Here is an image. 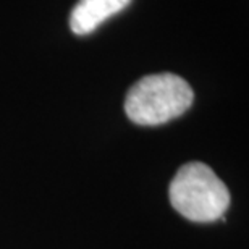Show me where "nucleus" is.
Returning <instances> with one entry per match:
<instances>
[{
	"label": "nucleus",
	"mask_w": 249,
	"mask_h": 249,
	"mask_svg": "<svg viewBox=\"0 0 249 249\" xmlns=\"http://www.w3.org/2000/svg\"><path fill=\"white\" fill-rule=\"evenodd\" d=\"M194 101L191 86L178 74H149L134 83L124 99V112L133 123L156 126L183 115Z\"/></svg>",
	"instance_id": "obj_1"
},
{
	"label": "nucleus",
	"mask_w": 249,
	"mask_h": 249,
	"mask_svg": "<svg viewBox=\"0 0 249 249\" xmlns=\"http://www.w3.org/2000/svg\"><path fill=\"white\" fill-rule=\"evenodd\" d=\"M173 209L191 222L223 218L230 206V191L217 173L202 162H189L177 172L170 183Z\"/></svg>",
	"instance_id": "obj_2"
},
{
	"label": "nucleus",
	"mask_w": 249,
	"mask_h": 249,
	"mask_svg": "<svg viewBox=\"0 0 249 249\" xmlns=\"http://www.w3.org/2000/svg\"><path fill=\"white\" fill-rule=\"evenodd\" d=\"M131 0H79L70 15V28L78 36L91 34L101 24L124 7Z\"/></svg>",
	"instance_id": "obj_3"
}]
</instances>
